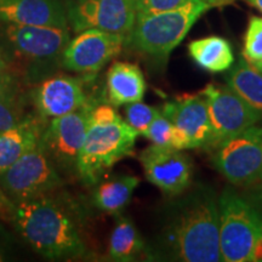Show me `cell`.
Returning a JSON list of instances; mask_svg holds the SVG:
<instances>
[{"label":"cell","mask_w":262,"mask_h":262,"mask_svg":"<svg viewBox=\"0 0 262 262\" xmlns=\"http://www.w3.org/2000/svg\"><path fill=\"white\" fill-rule=\"evenodd\" d=\"M162 235L163 256L182 262L224 261L219 196L211 186H193L175 195Z\"/></svg>","instance_id":"obj_1"},{"label":"cell","mask_w":262,"mask_h":262,"mask_svg":"<svg viewBox=\"0 0 262 262\" xmlns=\"http://www.w3.org/2000/svg\"><path fill=\"white\" fill-rule=\"evenodd\" d=\"M10 217L33 250L49 260L86 254V245L72 216L48 194L14 202Z\"/></svg>","instance_id":"obj_2"},{"label":"cell","mask_w":262,"mask_h":262,"mask_svg":"<svg viewBox=\"0 0 262 262\" xmlns=\"http://www.w3.org/2000/svg\"><path fill=\"white\" fill-rule=\"evenodd\" d=\"M233 0H187L179 8L156 14H136L127 41L153 57L165 58L185 39L194 24L212 8Z\"/></svg>","instance_id":"obj_3"},{"label":"cell","mask_w":262,"mask_h":262,"mask_svg":"<svg viewBox=\"0 0 262 262\" xmlns=\"http://www.w3.org/2000/svg\"><path fill=\"white\" fill-rule=\"evenodd\" d=\"M220 250L225 262H262V211L233 188L219 195Z\"/></svg>","instance_id":"obj_4"},{"label":"cell","mask_w":262,"mask_h":262,"mask_svg":"<svg viewBox=\"0 0 262 262\" xmlns=\"http://www.w3.org/2000/svg\"><path fill=\"white\" fill-rule=\"evenodd\" d=\"M139 133L122 117L106 123L90 120L77 164V173L86 185H95L104 171L134 155Z\"/></svg>","instance_id":"obj_5"},{"label":"cell","mask_w":262,"mask_h":262,"mask_svg":"<svg viewBox=\"0 0 262 262\" xmlns=\"http://www.w3.org/2000/svg\"><path fill=\"white\" fill-rule=\"evenodd\" d=\"M94 103H86L64 116L52 118L42 130L38 146L54 164L64 173L77 172V164L90 125Z\"/></svg>","instance_id":"obj_6"},{"label":"cell","mask_w":262,"mask_h":262,"mask_svg":"<svg viewBox=\"0 0 262 262\" xmlns=\"http://www.w3.org/2000/svg\"><path fill=\"white\" fill-rule=\"evenodd\" d=\"M214 150L212 164L232 185L251 187L262 181V126L248 127Z\"/></svg>","instance_id":"obj_7"},{"label":"cell","mask_w":262,"mask_h":262,"mask_svg":"<svg viewBox=\"0 0 262 262\" xmlns=\"http://www.w3.org/2000/svg\"><path fill=\"white\" fill-rule=\"evenodd\" d=\"M201 95L208 107L211 126L209 148H214L262 120L261 114L249 106L228 85L224 86L210 83Z\"/></svg>","instance_id":"obj_8"},{"label":"cell","mask_w":262,"mask_h":262,"mask_svg":"<svg viewBox=\"0 0 262 262\" xmlns=\"http://www.w3.org/2000/svg\"><path fill=\"white\" fill-rule=\"evenodd\" d=\"M62 185L60 172L39 146L0 175V188L14 202L45 195Z\"/></svg>","instance_id":"obj_9"},{"label":"cell","mask_w":262,"mask_h":262,"mask_svg":"<svg viewBox=\"0 0 262 262\" xmlns=\"http://www.w3.org/2000/svg\"><path fill=\"white\" fill-rule=\"evenodd\" d=\"M136 14L135 0H74L67 9L74 32L95 28L125 38L133 31Z\"/></svg>","instance_id":"obj_10"},{"label":"cell","mask_w":262,"mask_h":262,"mask_svg":"<svg viewBox=\"0 0 262 262\" xmlns=\"http://www.w3.org/2000/svg\"><path fill=\"white\" fill-rule=\"evenodd\" d=\"M162 113L173 126V148L185 150L210 145V120L205 100L201 94L176 96L164 104Z\"/></svg>","instance_id":"obj_11"},{"label":"cell","mask_w":262,"mask_h":262,"mask_svg":"<svg viewBox=\"0 0 262 262\" xmlns=\"http://www.w3.org/2000/svg\"><path fill=\"white\" fill-rule=\"evenodd\" d=\"M125 40L116 33L86 29L68 42L62 54V66L68 71L95 75L120 54Z\"/></svg>","instance_id":"obj_12"},{"label":"cell","mask_w":262,"mask_h":262,"mask_svg":"<svg viewBox=\"0 0 262 262\" xmlns=\"http://www.w3.org/2000/svg\"><path fill=\"white\" fill-rule=\"evenodd\" d=\"M4 35L16 56L34 63L62 60V54L70 42L67 28L49 26L6 24Z\"/></svg>","instance_id":"obj_13"},{"label":"cell","mask_w":262,"mask_h":262,"mask_svg":"<svg viewBox=\"0 0 262 262\" xmlns=\"http://www.w3.org/2000/svg\"><path fill=\"white\" fill-rule=\"evenodd\" d=\"M140 162L147 180L164 194L175 196L191 187L192 164L181 150L152 145L142 150Z\"/></svg>","instance_id":"obj_14"},{"label":"cell","mask_w":262,"mask_h":262,"mask_svg":"<svg viewBox=\"0 0 262 262\" xmlns=\"http://www.w3.org/2000/svg\"><path fill=\"white\" fill-rule=\"evenodd\" d=\"M38 114L57 118L73 112L89 101L84 90V79L70 75H57L47 79L32 93Z\"/></svg>","instance_id":"obj_15"},{"label":"cell","mask_w":262,"mask_h":262,"mask_svg":"<svg viewBox=\"0 0 262 262\" xmlns=\"http://www.w3.org/2000/svg\"><path fill=\"white\" fill-rule=\"evenodd\" d=\"M0 21L5 24L67 28V10L60 0H0Z\"/></svg>","instance_id":"obj_16"},{"label":"cell","mask_w":262,"mask_h":262,"mask_svg":"<svg viewBox=\"0 0 262 262\" xmlns=\"http://www.w3.org/2000/svg\"><path fill=\"white\" fill-rule=\"evenodd\" d=\"M45 126L42 117L26 116L18 125L0 133V175L38 146Z\"/></svg>","instance_id":"obj_17"},{"label":"cell","mask_w":262,"mask_h":262,"mask_svg":"<svg viewBox=\"0 0 262 262\" xmlns=\"http://www.w3.org/2000/svg\"><path fill=\"white\" fill-rule=\"evenodd\" d=\"M145 77L137 64L114 62L107 72V96L113 106L137 102L145 96Z\"/></svg>","instance_id":"obj_18"},{"label":"cell","mask_w":262,"mask_h":262,"mask_svg":"<svg viewBox=\"0 0 262 262\" xmlns=\"http://www.w3.org/2000/svg\"><path fill=\"white\" fill-rule=\"evenodd\" d=\"M192 60L210 73H221L233 66L234 54L231 44L221 37H206L189 42Z\"/></svg>","instance_id":"obj_19"},{"label":"cell","mask_w":262,"mask_h":262,"mask_svg":"<svg viewBox=\"0 0 262 262\" xmlns=\"http://www.w3.org/2000/svg\"><path fill=\"white\" fill-rule=\"evenodd\" d=\"M226 81L232 90L262 116V74L243 56L226 75Z\"/></svg>","instance_id":"obj_20"},{"label":"cell","mask_w":262,"mask_h":262,"mask_svg":"<svg viewBox=\"0 0 262 262\" xmlns=\"http://www.w3.org/2000/svg\"><path fill=\"white\" fill-rule=\"evenodd\" d=\"M140 183L136 176H118L103 182L94 194V203L101 211L117 214L129 204L131 195Z\"/></svg>","instance_id":"obj_21"},{"label":"cell","mask_w":262,"mask_h":262,"mask_svg":"<svg viewBox=\"0 0 262 262\" xmlns=\"http://www.w3.org/2000/svg\"><path fill=\"white\" fill-rule=\"evenodd\" d=\"M145 250V242L129 219L117 222L110 239V256L114 261H134Z\"/></svg>","instance_id":"obj_22"},{"label":"cell","mask_w":262,"mask_h":262,"mask_svg":"<svg viewBox=\"0 0 262 262\" xmlns=\"http://www.w3.org/2000/svg\"><path fill=\"white\" fill-rule=\"evenodd\" d=\"M26 98L19 86L0 97V133L18 125L25 119Z\"/></svg>","instance_id":"obj_23"},{"label":"cell","mask_w":262,"mask_h":262,"mask_svg":"<svg viewBox=\"0 0 262 262\" xmlns=\"http://www.w3.org/2000/svg\"><path fill=\"white\" fill-rule=\"evenodd\" d=\"M160 114V110L149 104L142 103L141 101L125 104V118L126 123L139 133L143 135L148 129L150 123Z\"/></svg>","instance_id":"obj_24"},{"label":"cell","mask_w":262,"mask_h":262,"mask_svg":"<svg viewBox=\"0 0 262 262\" xmlns=\"http://www.w3.org/2000/svg\"><path fill=\"white\" fill-rule=\"evenodd\" d=\"M242 56L250 63L262 60V17L253 16L249 19Z\"/></svg>","instance_id":"obj_25"},{"label":"cell","mask_w":262,"mask_h":262,"mask_svg":"<svg viewBox=\"0 0 262 262\" xmlns=\"http://www.w3.org/2000/svg\"><path fill=\"white\" fill-rule=\"evenodd\" d=\"M143 136L152 141L153 145L163 147H172L173 126L170 120L160 111V114L150 123L148 129L145 131Z\"/></svg>","instance_id":"obj_26"},{"label":"cell","mask_w":262,"mask_h":262,"mask_svg":"<svg viewBox=\"0 0 262 262\" xmlns=\"http://www.w3.org/2000/svg\"><path fill=\"white\" fill-rule=\"evenodd\" d=\"M187 0H135L137 14H156L179 8Z\"/></svg>","instance_id":"obj_27"},{"label":"cell","mask_w":262,"mask_h":262,"mask_svg":"<svg viewBox=\"0 0 262 262\" xmlns=\"http://www.w3.org/2000/svg\"><path fill=\"white\" fill-rule=\"evenodd\" d=\"M18 86V79L16 78V75L14 73H11V72L9 71L4 72V73H0V97Z\"/></svg>","instance_id":"obj_28"},{"label":"cell","mask_w":262,"mask_h":262,"mask_svg":"<svg viewBox=\"0 0 262 262\" xmlns=\"http://www.w3.org/2000/svg\"><path fill=\"white\" fill-rule=\"evenodd\" d=\"M251 187L253 188L250 191V199L249 201L262 211V181L251 186Z\"/></svg>","instance_id":"obj_29"},{"label":"cell","mask_w":262,"mask_h":262,"mask_svg":"<svg viewBox=\"0 0 262 262\" xmlns=\"http://www.w3.org/2000/svg\"><path fill=\"white\" fill-rule=\"evenodd\" d=\"M12 206H14V202H10L8 195L0 188V216L5 214V212L11 216Z\"/></svg>","instance_id":"obj_30"},{"label":"cell","mask_w":262,"mask_h":262,"mask_svg":"<svg viewBox=\"0 0 262 262\" xmlns=\"http://www.w3.org/2000/svg\"><path fill=\"white\" fill-rule=\"evenodd\" d=\"M8 71H9V64L8 62H6L3 52L0 51V73H4V72H8Z\"/></svg>","instance_id":"obj_31"},{"label":"cell","mask_w":262,"mask_h":262,"mask_svg":"<svg viewBox=\"0 0 262 262\" xmlns=\"http://www.w3.org/2000/svg\"><path fill=\"white\" fill-rule=\"evenodd\" d=\"M245 2L249 3L251 6H254L255 9H257L260 12H262V0H245Z\"/></svg>","instance_id":"obj_32"},{"label":"cell","mask_w":262,"mask_h":262,"mask_svg":"<svg viewBox=\"0 0 262 262\" xmlns=\"http://www.w3.org/2000/svg\"><path fill=\"white\" fill-rule=\"evenodd\" d=\"M5 250L6 248L4 247V244L2 243V241H0V262L6 260V254H5Z\"/></svg>","instance_id":"obj_33"},{"label":"cell","mask_w":262,"mask_h":262,"mask_svg":"<svg viewBox=\"0 0 262 262\" xmlns=\"http://www.w3.org/2000/svg\"><path fill=\"white\" fill-rule=\"evenodd\" d=\"M254 66L255 68H256V70L260 72V73L262 74V60H260V61H256V62H254V63H251Z\"/></svg>","instance_id":"obj_34"}]
</instances>
